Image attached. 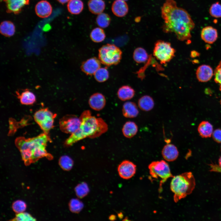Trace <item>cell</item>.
Listing matches in <instances>:
<instances>
[{
  "instance_id": "obj_1",
  "label": "cell",
  "mask_w": 221,
  "mask_h": 221,
  "mask_svg": "<svg viewBox=\"0 0 221 221\" xmlns=\"http://www.w3.org/2000/svg\"><path fill=\"white\" fill-rule=\"evenodd\" d=\"M161 11V17L164 20L162 26L164 32L174 33L180 41L191 38V31L195 24L186 10L178 7L174 0H166Z\"/></svg>"
},
{
  "instance_id": "obj_2",
  "label": "cell",
  "mask_w": 221,
  "mask_h": 221,
  "mask_svg": "<svg viewBox=\"0 0 221 221\" xmlns=\"http://www.w3.org/2000/svg\"><path fill=\"white\" fill-rule=\"evenodd\" d=\"M51 142L48 134L44 132L32 138L18 137L15 139V144L20 152L25 165L28 166L42 157L49 160L53 159L52 156L46 149L48 143Z\"/></svg>"
},
{
  "instance_id": "obj_3",
  "label": "cell",
  "mask_w": 221,
  "mask_h": 221,
  "mask_svg": "<svg viewBox=\"0 0 221 221\" xmlns=\"http://www.w3.org/2000/svg\"><path fill=\"white\" fill-rule=\"evenodd\" d=\"M79 117L81 120L80 126L65 141L64 145L66 146H71L87 138H97L108 130V125L104 120L101 118L92 116L89 110L84 111Z\"/></svg>"
},
{
  "instance_id": "obj_4",
  "label": "cell",
  "mask_w": 221,
  "mask_h": 221,
  "mask_svg": "<svg viewBox=\"0 0 221 221\" xmlns=\"http://www.w3.org/2000/svg\"><path fill=\"white\" fill-rule=\"evenodd\" d=\"M196 185L195 180L191 172H187L173 177L170 188L174 193V201L179 200L190 194Z\"/></svg>"
},
{
  "instance_id": "obj_5",
  "label": "cell",
  "mask_w": 221,
  "mask_h": 221,
  "mask_svg": "<svg viewBox=\"0 0 221 221\" xmlns=\"http://www.w3.org/2000/svg\"><path fill=\"white\" fill-rule=\"evenodd\" d=\"M122 51L114 44H108L103 46L99 50V60L107 66L116 65L120 61Z\"/></svg>"
},
{
  "instance_id": "obj_6",
  "label": "cell",
  "mask_w": 221,
  "mask_h": 221,
  "mask_svg": "<svg viewBox=\"0 0 221 221\" xmlns=\"http://www.w3.org/2000/svg\"><path fill=\"white\" fill-rule=\"evenodd\" d=\"M175 52L170 42L159 40L155 43L153 54L161 64H165L174 57Z\"/></svg>"
},
{
  "instance_id": "obj_7",
  "label": "cell",
  "mask_w": 221,
  "mask_h": 221,
  "mask_svg": "<svg viewBox=\"0 0 221 221\" xmlns=\"http://www.w3.org/2000/svg\"><path fill=\"white\" fill-rule=\"evenodd\" d=\"M149 173L151 176L154 178H160L161 180L160 183V190L161 189L162 184L167 180L173 177L168 164L164 160L154 161L149 165Z\"/></svg>"
},
{
  "instance_id": "obj_8",
  "label": "cell",
  "mask_w": 221,
  "mask_h": 221,
  "mask_svg": "<svg viewBox=\"0 0 221 221\" xmlns=\"http://www.w3.org/2000/svg\"><path fill=\"white\" fill-rule=\"evenodd\" d=\"M56 115L53 114L48 108L40 109L34 114V118L44 132L48 134L53 127L54 119Z\"/></svg>"
},
{
  "instance_id": "obj_9",
  "label": "cell",
  "mask_w": 221,
  "mask_h": 221,
  "mask_svg": "<svg viewBox=\"0 0 221 221\" xmlns=\"http://www.w3.org/2000/svg\"><path fill=\"white\" fill-rule=\"evenodd\" d=\"M80 123L79 117L74 114H67L60 119L59 127L62 132L72 134L78 130Z\"/></svg>"
},
{
  "instance_id": "obj_10",
  "label": "cell",
  "mask_w": 221,
  "mask_h": 221,
  "mask_svg": "<svg viewBox=\"0 0 221 221\" xmlns=\"http://www.w3.org/2000/svg\"><path fill=\"white\" fill-rule=\"evenodd\" d=\"M136 169V165L128 160L122 161L118 168L119 176L125 179H128L132 177L135 173Z\"/></svg>"
},
{
  "instance_id": "obj_11",
  "label": "cell",
  "mask_w": 221,
  "mask_h": 221,
  "mask_svg": "<svg viewBox=\"0 0 221 221\" xmlns=\"http://www.w3.org/2000/svg\"><path fill=\"white\" fill-rule=\"evenodd\" d=\"M100 63L99 60L96 58H91L83 62L81 69L87 75H92L100 68Z\"/></svg>"
},
{
  "instance_id": "obj_12",
  "label": "cell",
  "mask_w": 221,
  "mask_h": 221,
  "mask_svg": "<svg viewBox=\"0 0 221 221\" xmlns=\"http://www.w3.org/2000/svg\"><path fill=\"white\" fill-rule=\"evenodd\" d=\"M2 0L6 4L7 12L15 14L19 13L22 8L29 3V0Z\"/></svg>"
},
{
  "instance_id": "obj_13",
  "label": "cell",
  "mask_w": 221,
  "mask_h": 221,
  "mask_svg": "<svg viewBox=\"0 0 221 221\" xmlns=\"http://www.w3.org/2000/svg\"><path fill=\"white\" fill-rule=\"evenodd\" d=\"M88 104L92 109L96 111H99L104 107L106 104V100L102 94L96 93L90 97Z\"/></svg>"
},
{
  "instance_id": "obj_14",
  "label": "cell",
  "mask_w": 221,
  "mask_h": 221,
  "mask_svg": "<svg viewBox=\"0 0 221 221\" xmlns=\"http://www.w3.org/2000/svg\"><path fill=\"white\" fill-rule=\"evenodd\" d=\"M213 74L212 68L210 66L205 64L199 66L196 73L197 79L202 82H207L210 80Z\"/></svg>"
},
{
  "instance_id": "obj_15",
  "label": "cell",
  "mask_w": 221,
  "mask_h": 221,
  "mask_svg": "<svg viewBox=\"0 0 221 221\" xmlns=\"http://www.w3.org/2000/svg\"><path fill=\"white\" fill-rule=\"evenodd\" d=\"M218 36L217 30L210 26L203 28L201 31V37L206 43L212 44L217 40Z\"/></svg>"
},
{
  "instance_id": "obj_16",
  "label": "cell",
  "mask_w": 221,
  "mask_h": 221,
  "mask_svg": "<svg viewBox=\"0 0 221 221\" xmlns=\"http://www.w3.org/2000/svg\"><path fill=\"white\" fill-rule=\"evenodd\" d=\"M162 155L164 159L168 161H175L179 155V151L176 147L172 144H167L163 148Z\"/></svg>"
},
{
  "instance_id": "obj_17",
  "label": "cell",
  "mask_w": 221,
  "mask_h": 221,
  "mask_svg": "<svg viewBox=\"0 0 221 221\" xmlns=\"http://www.w3.org/2000/svg\"><path fill=\"white\" fill-rule=\"evenodd\" d=\"M35 11L38 17L44 18L47 17L51 15L52 8L48 2L43 0L40 1L36 5Z\"/></svg>"
},
{
  "instance_id": "obj_18",
  "label": "cell",
  "mask_w": 221,
  "mask_h": 221,
  "mask_svg": "<svg viewBox=\"0 0 221 221\" xmlns=\"http://www.w3.org/2000/svg\"><path fill=\"white\" fill-rule=\"evenodd\" d=\"M111 10L113 14L118 17H123L128 13L129 7L126 1L115 0L112 3Z\"/></svg>"
},
{
  "instance_id": "obj_19",
  "label": "cell",
  "mask_w": 221,
  "mask_h": 221,
  "mask_svg": "<svg viewBox=\"0 0 221 221\" xmlns=\"http://www.w3.org/2000/svg\"><path fill=\"white\" fill-rule=\"evenodd\" d=\"M16 94L20 102L22 104L31 105L34 103L36 101L35 95L29 89L24 90L21 93L17 91Z\"/></svg>"
},
{
  "instance_id": "obj_20",
  "label": "cell",
  "mask_w": 221,
  "mask_h": 221,
  "mask_svg": "<svg viewBox=\"0 0 221 221\" xmlns=\"http://www.w3.org/2000/svg\"><path fill=\"white\" fill-rule=\"evenodd\" d=\"M139 110L136 104L134 102L127 101L123 105L122 113L123 116L128 118L136 117L139 114Z\"/></svg>"
},
{
  "instance_id": "obj_21",
  "label": "cell",
  "mask_w": 221,
  "mask_h": 221,
  "mask_svg": "<svg viewBox=\"0 0 221 221\" xmlns=\"http://www.w3.org/2000/svg\"><path fill=\"white\" fill-rule=\"evenodd\" d=\"M135 94L134 90L128 85L122 86L118 89L117 92L118 98L122 101L131 99L134 96Z\"/></svg>"
},
{
  "instance_id": "obj_22",
  "label": "cell",
  "mask_w": 221,
  "mask_h": 221,
  "mask_svg": "<svg viewBox=\"0 0 221 221\" xmlns=\"http://www.w3.org/2000/svg\"><path fill=\"white\" fill-rule=\"evenodd\" d=\"M87 5L89 10L95 14L102 13L105 8V3L103 0H89Z\"/></svg>"
},
{
  "instance_id": "obj_23",
  "label": "cell",
  "mask_w": 221,
  "mask_h": 221,
  "mask_svg": "<svg viewBox=\"0 0 221 221\" xmlns=\"http://www.w3.org/2000/svg\"><path fill=\"white\" fill-rule=\"evenodd\" d=\"M138 105L142 110L148 111L151 110L154 106V102L153 98L148 95L142 96L138 99Z\"/></svg>"
},
{
  "instance_id": "obj_24",
  "label": "cell",
  "mask_w": 221,
  "mask_h": 221,
  "mask_svg": "<svg viewBox=\"0 0 221 221\" xmlns=\"http://www.w3.org/2000/svg\"><path fill=\"white\" fill-rule=\"evenodd\" d=\"M138 130L136 124L133 121H127L123 125L122 132L123 135L127 138H131L137 134Z\"/></svg>"
},
{
  "instance_id": "obj_25",
  "label": "cell",
  "mask_w": 221,
  "mask_h": 221,
  "mask_svg": "<svg viewBox=\"0 0 221 221\" xmlns=\"http://www.w3.org/2000/svg\"><path fill=\"white\" fill-rule=\"evenodd\" d=\"M198 131L200 135L203 138L211 137L213 133V128L212 125L207 121H202L198 127Z\"/></svg>"
},
{
  "instance_id": "obj_26",
  "label": "cell",
  "mask_w": 221,
  "mask_h": 221,
  "mask_svg": "<svg viewBox=\"0 0 221 221\" xmlns=\"http://www.w3.org/2000/svg\"><path fill=\"white\" fill-rule=\"evenodd\" d=\"M68 12L72 14H79L84 8L83 2L81 0H70L67 5Z\"/></svg>"
},
{
  "instance_id": "obj_27",
  "label": "cell",
  "mask_w": 221,
  "mask_h": 221,
  "mask_svg": "<svg viewBox=\"0 0 221 221\" xmlns=\"http://www.w3.org/2000/svg\"><path fill=\"white\" fill-rule=\"evenodd\" d=\"M0 31L2 35L7 37H10L13 36L15 33V26L10 21H4L0 24Z\"/></svg>"
},
{
  "instance_id": "obj_28",
  "label": "cell",
  "mask_w": 221,
  "mask_h": 221,
  "mask_svg": "<svg viewBox=\"0 0 221 221\" xmlns=\"http://www.w3.org/2000/svg\"><path fill=\"white\" fill-rule=\"evenodd\" d=\"M149 57L146 51L142 47L137 48L134 51L133 58L134 61L138 63H145Z\"/></svg>"
},
{
  "instance_id": "obj_29",
  "label": "cell",
  "mask_w": 221,
  "mask_h": 221,
  "mask_svg": "<svg viewBox=\"0 0 221 221\" xmlns=\"http://www.w3.org/2000/svg\"><path fill=\"white\" fill-rule=\"evenodd\" d=\"M90 37L93 42L99 43L104 41L106 37V35L104 30L101 28L96 27L91 31Z\"/></svg>"
},
{
  "instance_id": "obj_30",
  "label": "cell",
  "mask_w": 221,
  "mask_h": 221,
  "mask_svg": "<svg viewBox=\"0 0 221 221\" xmlns=\"http://www.w3.org/2000/svg\"><path fill=\"white\" fill-rule=\"evenodd\" d=\"M97 25L100 28H105L110 24L111 18L107 14L102 13L98 15L96 19Z\"/></svg>"
},
{
  "instance_id": "obj_31",
  "label": "cell",
  "mask_w": 221,
  "mask_h": 221,
  "mask_svg": "<svg viewBox=\"0 0 221 221\" xmlns=\"http://www.w3.org/2000/svg\"><path fill=\"white\" fill-rule=\"evenodd\" d=\"M59 164L60 167L64 170L69 171L72 168L73 165V161L69 156L64 155L61 156L59 158Z\"/></svg>"
},
{
  "instance_id": "obj_32",
  "label": "cell",
  "mask_w": 221,
  "mask_h": 221,
  "mask_svg": "<svg viewBox=\"0 0 221 221\" xmlns=\"http://www.w3.org/2000/svg\"><path fill=\"white\" fill-rule=\"evenodd\" d=\"M94 76L96 81L103 82L108 79L109 73L106 68H100L95 73Z\"/></svg>"
},
{
  "instance_id": "obj_33",
  "label": "cell",
  "mask_w": 221,
  "mask_h": 221,
  "mask_svg": "<svg viewBox=\"0 0 221 221\" xmlns=\"http://www.w3.org/2000/svg\"><path fill=\"white\" fill-rule=\"evenodd\" d=\"M76 196L79 198H83L88 193L89 189L86 183L82 182L77 185L75 188Z\"/></svg>"
},
{
  "instance_id": "obj_34",
  "label": "cell",
  "mask_w": 221,
  "mask_h": 221,
  "mask_svg": "<svg viewBox=\"0 0 221 221\" xmlns=\"http://www.w3.org/2000/svg\"><path fill=\"white\" fill-rule=\"evenodd\" d=\"M83 206L82 202L77 199H72L69 203V209L71 212L73 213L79 212L83 208Z\"/></svg>"
},
{
  "instance_id": "obj_35",
  "label": "cell",
  "mask_w": 221,
  "mask_h": 221,
  "mask_svg": "<svg viewBox=\"0 0 221 221\" xmlns=\"http://www.w3.org/2000/svg\"><path fill=\"white\" fill-rule=\"evenodd\" d=\"M209 12L211 15L214 17H221V4L219 2L213 4L210 7Z\"/></svg>"
},
{
  "instance_id": "obj_36",
  "label": "cell",
  "mask_w": 221,
  "mask_h": 221,
  "mask_svg": "<svg viewBox=\"0 0 221 221\" xmlns=\"http://www.w3.org/2000/svg\"><path fill=\"white\" fill-rule=\"evenodd\" d=\"M26 205L23 201L18 200L14 201L12 204L13 211L17 213L24 212L26 210Z\"/></svg>"
},
{
  "instance_id": "obj_37",
  "label": "cell",
  "mask_w": 221,
  "mask_h": 221,
  "mask_svg": "<svg viewBox=\"0 0 221 221\" xmlns=\"http://www.w3.org/2000/svg\"><path fill=\"white\" fill-rule=\"evenodd\" d=\"M15 221H35L36 219L30 214L25 212L17 213L15 218L11 220Z\"/></svg>"
},
{
  "instance_id": "obj_38",
  "label": "cell",
  "mask_w": 221,
  "mask_h": 221,
  "mask_svg": "<svg viewBox=\"0 0 221 221\" xmlns=\"http://www.w3.org/2000/svg\"><path fill=\"white\" fill-rule=\"evenodd\" d=\"M215 82L219 85V90L221 91V61L216 68L214 73Z\"/></svg>"
},
{
  "instance_id": "obj_39",
  "label": "cell",
  "mask_w": 221,
  "mask_h": 221,
  "mask_svg": "<svg viewBox=\"0 0 221 221\" xmlns=\"http://www.w3.org/2000/svg\"><path fill=\"white\" fill-rule=\"evenodd\" d=\"M214 140L217 142L221 143V129H218L214 131L212 133Z\"/></svg>"
},
{
  "instance_id": "obj_40",
  "label": "cell",
  "mask_w": 221,
  "mask_h": 221,
  "mask_svg": "<svg viewBox=\"0 0 221 221\" xmlns=\"http://www.w3.org/2000/svg\"><path fill=\"white\" fill-rule=\"evenodd\" d=\"M210 169V171L211 172H214L221 173V169L219 165L217 164H209Z\"/></svg>"
},
{
  "instance_id": "obj_41",
  "label": "cell",
  "mask_w": 221,
  "mask_h": 221,
  "mask_svg": "<svg viewBox=\"0 0 221 221\" xmlns=\"http://www.w3.org/2000/svg\"><path fill=\"white\" fill-rule=\"evenodd\" d=\"M198 55L199 53L196 51H193L191 52V57H196V56H197Z\"/></svg>"
},
{
  "instance_id": "obj_42",
  "label": "cell",
  "mask_w": 221,
  "mask_h": 221,
  "mask_svg": "<svg viewBox=\"0 0 221 221\" xmlns=\"http://www.w3.org/2000/svg\"><path fill=\"white\" fill-rule=\"evenodd\" d=\"M60 3L64 4L68 2L70 0H57Z\"/></svg>"
},
{
  "instance_id": "obj_43",
  "label": "cell",
  "mask_w": 221,
  "mask_h": 221,
  "mask_svg": "<svg viewBox=\"0 0 221 221\" xmlns=\"http://www.w3.org/2000/svg\"><path fill=\"white\" fill-rule=\"evenodd\" d=\"M116 217L114 215H111L109 217V219L110 220H114L115 219Z\"/></svg>"
},
{
  "instance_id": "obj_44",
  "label": "cell",
  "mask_w": 221,
  "mask_h": 221,
  "mask_svg": "<svg viewBox=\"0 0 221 221\" xmlns=\"http://www.w3.org/2000/svg\"><path fill=\"white\" fill-rule=\"evenodd\" d=\"M219 165L220 168L221 169V156L220 157L219 159Z\"/></svg>"
},
{
  "instance_id": "obj_45",
  "label": "cell",
  "mask_w": 221,
  "mask_h": 221,
  "mask_svg": "<svg viewBox=\"0 0 221 221\" xmlns=\"http://www.w3.org/2000/svg\"><path fill=\"white\" fill-rule=\"evenodd\" d=\"M122 0V1H127L128 0Z\"/></svg>"
}]
</instances>
